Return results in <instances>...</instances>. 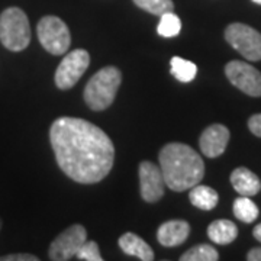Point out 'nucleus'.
I'll list each match as a JSON object with an SVG mask.
<instances>
[{
    "label": "nucleus",
    "mask_w": 261,
    "mask_h": 261,
    "mask_svg": "<svg viewBox=\"0 0 261 261\" xmlns=\"http://www.w3.org/2000/svg\"><path fill=\"white\" fill-rule=\"evenodd\" d=\"M49 141L60 168L77 183H99L112 170V140L92 122L70 116L58 118L49 128Z\"/></svg>",
    "instance_id": "1"
},
{
    "label": "nucleus",
    "mask_w": 261,
    "mask_h": 261,
    "mask_svg": "<svg viewBox=\"0 0 261 261\" xmlns=\"http://www.w3.org/2000/svg\"><path fill=\"white\" fill-rule=\"evenodd\" d=\"M160 168L168 189L185 192L202 181L205 163L192 147L170 142L160 151Z\"/></svg>",
    "instance_id": "2"
},
{
    "label": "nucleus",
    "mask_w": 261,
    "mask_h": 261,
    "mask_svg": "<svg viewBox=\"0 0 261 261\" xmlns=\"http://www.w3.org/2000/svg\"><path fill=\"white\" fill-rule=\"evenodd\" d=\"M121 83L122 74L116 67H103L87 82L84 102L96 112L108 109L115 100Z\"/></svg>",
    "instance_id": "3"
},
{
    "label": "nucleus",
    "mask_w": 261,
    "mask_h": 261,
    "mask_svg": "<svg viewBox=\"0 0 261 261\" xmlns=\"http://www.w3.org/2000/svg\"><path fill=\"white\" fill-rule=\"evenodd\" d=\"M0 42L10 51H23L31 42L28 16L19 8H8L0 15Z\"/></svg>",
    "instance_id": "4"
},
{
    "label": "nucleus",
    "mask_w": 261,
    "mask_h": 261,
    "mask_svg": "<svg viewBox=\"0 0 261 261\" xmlns=\"http://www.w3.org/2000/svg\"><path fill=\"white\" fill-rule=\"evenodd\" d=\"M38 39L53 56H64L71 44L68 27L57 16H44L38 22Z\"/></svg>",
    "instance_id": "5"
},
{
    "label": "nucleus",
    "mask_w": 261,
    "mask_h": 261,
    "mask_svg": "<svg viewBox=\"0 0 261 261\" xmlns=\"http://www.w3.org/2000/svg\"><path fill=\"white\" fill-rule=\"evenodd\" d=\"M225 39L248 61L261 60V34L257 29L235 22L225 29Z\"/></svg>",
    "instance_id": "6"
},
{
    "label": "nucleus",
    "mask_w": 261,
    "mask_h": 261,
    "mask_svg": "<svg viewBox=\"0 0 261 261\" xmlns=\"http://www.w3.org/2000/svg\"><path fill=\"white\" fill-rule=\"evenodd\" d=\"M90 64V56L86 49H74L68 53L56 71V84L61 90H68L86 73Z\"/></svg>",
    "instance_id": "7"
},
{
    "label": "nucleus",
    "mask_w": 261,
    "mask_h": 261,
    "mask_svg": "<svg viewBox=\"0 0 261 261\" xmlns=\"http://www.w3.org/2000/svg\"><path fill=\"white\" fill-rule=\"evenodd\" d=\"M86 241H87V231L83 225H71L51 243L48 255L54 261L70 260L77 255L80 247Z\"/></svg>",
    "instance_id": "8"
},
{
    "label": "nucleus",
    "mask_w": 261,
    "mask_h": 261,
    "mask_svg": "<svg viewBox=\"0 0 261 261\" xmlns=\"http://www.w3.org/2000/svg\"><path fill=\"white\" fill-rule=\"evenodd\" d=\"M225 74L243 93L252 97L261 96V73L251 64L244 61H231L225 67Z\"/></svg>",
    "instance_id": "9"
},
{
    "label": "nucleus",
    "mask_w": 261,
    "mask_h": 261,
    "mask_svg": "<svg viewBox=\"0 0 261 261\" xmlns=\"http://www.w3.org/2000/svg\"><path fill=\"white\" fill-rule=\"evenodd\" d=\"M140 183H141V197L149 202H159L164 195L166 181L163 171L157 164L151 161H142L140 164Z\"/></svg>",
    "instance_id": "10"
},
{
    "label": "nucleus",
    "mask_w": 261,
    "mask_h": 261,
    "mask_svg": "<svg viewBox=\"0 0 261 261\" xmlns=\"http://www.w3.org/2000/svg\"><path fill=\"white\" fill-rule=\"evenodd\" d=\"M229 137H231L229 129L225 125H221V123L211 125L200 135V140H199L200 151L207 159H216L224 154L226 145L229 142Z\"/></svg>",
    "instance_id": "11"
},
{
    "label": "nucleus",
    "mask_w": 261,
    "mask_h": 261,
    "mask_svg": "<svg viewBox=\"0 0 261 261\" xmlns=\"http://www.w3.org/2000/svg\"><path fill=\"white\" fill-rule=\"evenodd\" d=\"M190 233V225L183 219H174L164 222L157 231V240L163 247H177L187 240Z\"/></svg>",
    "instance_id": "12"
},
{
    "label": "nucleus",
    "mask_w": 261,
    "mask_h": 261,
    "mask_svg": "<svg viewBox=\"0 0 261 261\" xmlns=\"http://www.w3.org/2000/svg\"><path fill=\"white\" fill-rule=\"evenodd\" d=\"M231 185L235 192L241 196H255L261 190V181L251 170L247 167L235 168L231 174Z\"/></svg>",
    "instance_id": "13"
},
{
    "label": "nucleus",
    "mask_w": 261,
    "mask_h": 261,
    "mask_svg": "<svg viewBox=\"0 0 261 261\" xmlns=\"http://www.w3.org/2000/svg\"><path fill=\"white\" fill-rule=\"evenodd\" d=\"M119 247L125 254L137 257L142 261H152L154 260V251L149 247L148 244L145 243L141 237L137 233L126 232L119 238Z\"/></svg>",
    "instance_id": "14"
},
{
    "label": "nucleus",
    "mask_w": 261,
    "mask_h": 261,
    "mask_svg": "<svg viewBox=\"0 0 261 261\" xmlns=\"http://www.w3.org/2000/svg\"><path fill=\"white\" fill-rule=\"evenodd\" d=\"M207 237L209 240L219 245L233 243L238 237V228L232 221L228 219H216L207 226Z\"/></svg>",
    "instance_id": "15"
},
{
    "label": "nucleus",
    "mask_w": 261,
    "mask_h": 261,
    "mask_svg": "<svg viewBox=\"0 0 261 261\" xmlns=\"http://www.w3.org/2000/svg\"><path fill=\"white\" fill-rule=\"evenodd\" d=\"M190 203L202 211H212L219 202V195L212 187L205 185H196L190 190Z\"/></svg>",
    "instance_id": "16"
},
{
    "label": "nucleus",
    "mask_w": 261,
    "mask_h": 261,
    "mask_svg": "<svg viewBox=\"0 0 261 261\" xmlns=\"http://www.w3.org/2000/svg\"><path fill=\"white\" fill-rule=\"evenodd\" d=\"M232 209L235 218L245 224H251L252 221H255L258 218V214H260L258 206L255 205L248 196H241V197L235 199Z\"/></svg>",
    "instance_id": "17"
},
{
    "label": "nucleus",
    "mask_w": 261,
    "mask_h": 261,
    "mask_svg": "<svg viewBox=\"0 0 261 261\" xmlns=\"http://www.w3.org/2000/svg\"><path fill=\"white\" fill-rule=\"evenodd\" d=\"M170 71L171 74L177 79L181 83H189L192 82L197 74V65L192 61H187L180 57H173L170 61Z\"/></svg>",
    "instance_id": "18"
},
{
    "label": "nucleus",
    "mask_w": 261,
    "mask_h": 261,
    "mask_svg": "<svg viewBox=\"0 0 261 261\" xmlns=\"http://www.w3.org/2000/svg\"><path fill=\"white\" fill-rule=\"evenodd\" d=\"M181 261H216L219 260V252L209 244H199L187 250L181 257Z\"/></svg>",
    "instance_id": "19"
},
{
    "label": "nucleus",
    "mask_w": 261,
    "mask_h": 261,
    "mask_svg": "<svg viewBox=\"0 0 261 261\" xmlns=\"http://www.w3.org/2000/svg\"><path fill=\"white\" fill-rule=\"evenodd\" d=\"M181 31V20L176 13L166 12L160 16V23L157 27L159 35L164 38H173L180 34Z\"/></svg>",
    "instance_id": "20"
},
{
    "label": "nucleus",
    "mask_w": 261,
    "mask_h": 261,
    "mask_svg": "<svg viewBox=\"0 0 261 261\" xmlns=\"http://www.w3.org/2000/svg\"><path fill=\"white\" fill-rule=\"evenodd\" d=\"M134 3L145 12L161 16L166 12H173L174 3L171 0H134Z\"/></svg>",
    "instance_id": "21"
},
{
    "label": "nucleus",
    "mask_w": 261,
    "mask_h": 261,
    "mask_svg": "<svg viewBox=\"0 0 261 261\" xmlns=\"http://www.w3.org/2000/svg\"><path fill=\"white\" fill-rule=\"evenodd\" d=\"M79 260L86 261H102L103 257L100 255V250L97 247V244L94 241H86V243L80 247V250L75 255Z\"/></svg>",
    "instance_id": "22"
},
{
    "label": "nucleus",
    "mask_w": 261,
    "mask_h": 261,
    "mask_svg": "<svg viewBox=\"0 0 261 261\" xmlns=\"http://www.w3.org/2000/svg\"><path fill=\"white\" fill-rule=\"evenodd\" d=\"M248 128L255 137L261 138V113H255L248 119Z\"/></svg>",
    "instance_id": "23"
},
{
    "label": "nucleus",
    "mask_w": 261,
    "mask_h": 261,
    "mask_svg": "<svg viewBox=\"0 0 261 261\" xmlns=\"http://www.w3.org/2000/svg\"><path fill=\"white\" fill-rule=\"evenodd\" d=\"M0 261H38V257L32 254H9L0 257Z\"/></svg>",
    "instance_id": "24"
},
{
    "label": "nucleus",
    "mask_w": 261,
    "mask_h": 261,
    "mask_svg": "<svg viewBox=\"0 0 261 261\" xmlns=\"http://www.w3.org/2000/svg\"><path fill=\"white\" fill-rule=\"evenodd\" d=\"M247 260L250 261H261V247H257V248H252L247 254Z\"/></svg>",
    "instance_id": "25"
},
{
    "label": "nucleus",
    "mask_w": 261,
    "mask_h": 261,
    "mask_svg": "<svg viewBox=\"0 0 261 261\" xmlns=\"http://www.w3.org/2000/svg\"><path fill=\"white\" fill-rule=\"evenodd\" d=\"M252 235H254V238H255L257 241H260L261 243V224H258L257 226H255V228H254Z\"/></svg>",
    "instance_id": "26"
},
{
    "label": "nucleus",
    "mask_w": 261,
    "mask_h": 261,
    "mask_svg": "<svg viewBox=\"0 0 261 261\" xmlns=\"http://www.w3.org/2000/svg\"><path fill=\"white\" fill-rule=\"evenodd\" d=\"M254 3H257V5H261V0H252Z\"/></svg>",
    "instance_id": "27"
},
{
    "label": "nucleus",
    "mask_w": 261,
    "mask_h": 261,
    "mask_svg": "<svg viewBox=\"0 0 261 261\" xmlns=\"http://www.w3.org/2000/svg\"><path fill=\"white\" fill-rule=\"evenodd\" d=\"M2 225H3V222H2V219H0V229H2Z\"/></svg>",
    "instance_id": "28"
}]
</instances>
